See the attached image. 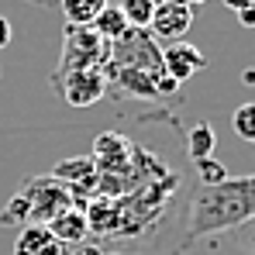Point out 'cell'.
I'll list each match as a JSON object with an SVG mask.
<instances>
[{
	"instance_id": "obj_7",
	"label": "cell",
	"mask_w": 255,
	"mask_h": 255,
	"mask_svg": "<svg viewBox=\"0 0 255 255\" xmlns=\"http://www.w3.org/2000/svg\"><path fill=\"white\" fill-rule=\"evenodd\" d=\"M131 155H134V148L128 145V138L118 134V131H104V134L93 138V155L90 159L97 162V172L100 176L131 169Z\"/></svg>"
},
{
	"instance_id": "obj_22",
	"label": "cell",
	"mask_w": 255,
	"mask_h": 255,
	"mask_svg": "<svg viewBox=\"0 0 255 255\" xmlns=\"http://www.w3.org/2000/svg\"><path fill=\"white\" fill-rule=\"evenodd\" d=\"M28 3H35V7H59V0H28Z\"/></svg>"
},
{
	"instance_id": "obj_3",
	"label": "cell",
	"mask_w": 255,
	"mask_h": 255,
	"mask_svg": "<svg viewBox=\"0 0 255 255\" xmlns=\"http://www.w3.org/2000/svg\"><path fill=\"white\" fill-rule=\"evenodd\" d=\"M111 59V45L104 42L93 28H80V24H66L62 31V52L59 62L48 76V83L55 86L59 80H66L69 73H83V69H104Z\"/></svg>"
},
{
	"instance_id": "obj_12",
	"label": "cell",
	"mask_w": 255,
	"mask_h": 255,
	"mask_svg": "<svg viewBox=\"0 0 255 255\" xmlns=\"http://www.w3.org/2000/svg\"><path fill=\"white\" fill-rule=\"evenodd\" d=\"M90 28H93V31H97L107 45H114V42H121V38L128 35V28H131V24H128V17L121 14V7H118V3H107V7L97 14V21H93Z\"/></svg>"
},
{
	"instance_id": "obj_17",
	"label": "cell",
	"mask_w": 255,
	"mask_h": 255,
	"mask_svg": "<svg viewBox=\"0 0 255 255\" xmlns=\"http://www.w3.org/2000/svg\"><path fill=\"white\" fill-rule=\"evenodd\" d=\"M193 169H197L200 186H217V183H224V179H228L224 162H217L214 155H207V159H197V162H193Z\"/></svg>"
},
{
	"instance_id": "obj_25",
	"label": "cell",
	"mask_w": 255,
	"mask_h": 255,
	"mask_svg": "<svg viewBox=\"0 0 255 255\" xmlns=\"http://www.w3.org/2000/svg\"><path fill=\"white\" fill-rule=\"evenodd\" d=\"M152 3H162V0H152Z\"/></svg>"
},
{
	"instance_id": "obj_14",
	"label": "cell",
	"mask_w": 255,
	"mask_h": 255,
	"mask_svg": "<svg viewBox=\"0 0 255 255\" xmlns=\"http://www.w3.org/2000/svg\"><path fill=\"white\" fill-rule=\"evenodd\" d=\"M214 145H217V134H214V128L207 121H200V125H193L186 131V155H190V162L214 155Z\"/></svg>"
},
{
	"instance_id": "obj_10",
	"label": "cell",
	"mask_w": 255,
	"mask_h": 255,
	"mask_svg": "<svg viewBox=\"0 0 255 255\" xmlns=\"http://www.w3.org/2000/svg\"><path fill=\"white\" fill-rule=\"evenodd\" d=\"M48 235L55 238V242H62L66 249L69 245H80V242H86L90 238V228H86V214H83V204L76 200L73 207H66V211H59L48 224Z\"/></svg>"
},
{
	"instance_id": "obj_13",
	"label": "cell",
	"mask_w": 255,
	"mask_h": 255,
	"mask_svg": "<svg viewBox=\"0 0 255 255\" xmlns=\"http://www.w3.org/2000/svg\"><path fill=\"white\" fill-rule=\"evenodd\" d=\"M111 0H59V10L66 17V24H80V28H90L97 21V14L107 7Z\"/></svg>"
},
{
	"instance_id": "obj_24",
	"label": "cell",
	"mask_w": 255,
	"mask_h": 255,
	"mask_svg": "<svg viewBox=\"0 0 255 255\" xmlns=\"http://www.w3.org/2000/svg\"><path fill=\"white\" fill-rule=\"evenodd\" d=\"M107 255H128V252H107Z\"/></svg>"
},
{
	"instance_id": "obj_21",
	"label": "cell",
	"mask_w": 255,
	"mask_h": 255,
	"mask_svg": "<svg viewBox=\"0 0 255 255\" xmlns=\"http://www.w3.org/2000/svg\"><path fill=\"white\" fill-rule=\"evenodd\" d=\"M238 21H242L245 28H255V7H245V10H238Z\"/></svg>"
},
{
	"instance_id": "obj_15",
	"label": "cell",
	"mask_w": 255,
	"mask_h": 255,
	"mask_svg": "<svg viewBox=\"0 0 255 255\" xmlns=\"http://www.w3.org/2000/svg\"><path fill=\"white\" fill-rule=\"evenodd\" d=\"M231 128H235V134H238L242 141L255 145V100L242 104V107L231 114Z\"/></svg>"
},
{
	"instance_id": "obj_23",
	"label": "cell",
	"mask_w": 255,
	"mask_h": 255,
	"mask_svg": "<svg viewBox=\"0 0 255 255\" xmlns=\"http://www.w3.org/2000/svg\"><path fill=\"white\" fill-rule=\"evenodd\" d=\"M179 3H186V7L193 10V7H197V3H204V0H179Z\"/></svg>"
},
{
	"instance_id": "obj_18",
	"label": "cell",
	"mask_w": 255,
	"mask_h": 255,
	"mask_svg": "<svg viewBox=\"0 0 255 255\" xmlns=\"http://www.w3.org/2000/svg\"><path fill=\"white\" fill-rule=\"evenodd\" d=\"M231 242H235L242 252L255 255V217H249L245 224H238V228L231 231Z\"/></svg>"
},
{
	"instance_id": "obj_6",
	"label": "cell",
	"mask_w": 255,
	"mask_h": 255,
	"mask_svg": "<svg viewBox=\"0 0 255 255\" xmlns=\"http://www.w3.org/2000/svg\"><path fill=\"white\" fill-rule=\"evenodd\" d=\"M190 24H193V10L186 7V3H179V0H162V3H155V10H152V21H148V35L155 38V42H183V35L190 31Z\"/></svg>"
},
{
	"instance_id": "obj_2",
	"label": "cell",
	"mask_w": 255,
	"mask_h": 255,
	"mask_svg": "<svg viewBox=\"0 0 255 255\" xmlns=\"http://www.w3.org/2000/svg\"><path fill=\"white\" fill-rule=\"evenodd\" d=\"M76 197L69 193V186H62L52 176H31L24 179V186L10 197V204L0 211V228H28V224H48L52 217L66 207H73Z\"/></svg>"
},
{
	"instance_id": "obj_16",
	"label": "cell",
	"mask_w": 255,
	"mask_h": 255,
	"mask_svg": "<svg viewBox=\"0 0 255 255\" xmlns=\"http://www.w3.org/2000/svg\"><path fill=\"white\" fill-rule=\"evenodd\" d=\"M118 7H121V14L128 17V24H131V28H148L152 10H155V3H152V0H121Z\"/></svg>"
},
{
	"instance_id": "obj_4",
	"label": "cell",
	"mask_w": 255,
	"mask_h": 255,
	"mask_svg": "<svg viewBox=\"0 0 255 255\" xmlns=\"http://www.w3.org/2000/svg\"><path fill=\"white\" fill-rule=\"evenodd\" d=\"M107 66H121V69H145V73H166L162 69V48L148 35V28H128L121 42L111 45V59Z\"/></svg>"
},
{
	"instance_id": "obj_11",
	"label": "cell",
	"mask_w": 255,
	"mask_h": 255,
	"mask_svg": "<svg viewBox=\"0 0 255 255\" xmlns=\"http://www.w3.org/2000/svg\"><path fill=\"white\" fill-rule=\"evenodd\" d=\"M14 255H66V245L55 242L45 224H28V228L17 231Z\"/></svg>"
},
{
	"instance_id": "obj_26",
	"label": "cell",
	"mask_w": 255,
	"mask_h": 255,
	"mask_svg": "<svg viewBox=\"0 0 255 255\" xmlns=\"http://www.w3.org/2000/svg\"><path fill=\"white\" fill-rule=\"evenodd\" d=\"M252 7H255V0H252Z\"/></svg>"
},
{
	"instance_id": "obj_5",
	"label": "cell",
	"mask_w": 255,
	"mask_h": 255,
	"mask_svg": "<svg viewBox=\"0 0 255 255\" xmlns=\"http://www.w3.org/2000/svg\"><path fill=\"white\" fill-rule=\"evenodd\" d=\"M52 90L69 107H93V104H100L107 97V76H104V69H83V73H69Z\"/></svg>"
},
{
	"instance_id": "obj_1",
	"label": "cell",
	"mask_w": 255,
	"mask_h": 255,
	"mask_svg": "<svg viewBox=\"0 0 255 255\" xmlns=\"http://www.w3.org/2000/svg\"><path fill=\"white\" fill-rule=\"evenodd\" d=\"M255 217V172L249 176H228L217 186H197L186 200V217H183V252L221 231H235Z\"/></svg>"
},
{
	"instance_id": "obj_9",
	"label": "cell",
	"mask_w": 255,
	"mask_h": 255,
	"mask_svg": "<svg viewBox=\"0 0 255 255\" xmlns=\"http://www.w3.org/2000/svg\"><path fill=\"white\" fill-rule=\"evenodd\" d=\"M162 69H166L169 80H176V83L183 86L190 76H197V73L207 69V55L190 42H172L162 48Z\"/></svg>"
},
{
	"instance_id": "obj_8",
	"label": "cell",
	"mask_w": 255,
	"mask_h": 255,
	"mask_svg": "<svg viewBox=\"0 0 255 255\" xmlns=\"http://www.w3.org/2000/svg\"><path fill=\"white\" fill-rule=\"evenodd\" d=\"M52 179H59L62 186H69V193L73 197H93L97 193V179H100V172H97V162L90 159V155H80V159H62V162H55V169L48 172Z\"/></svg>"
},
{
	"instance_id": "obj_20",
	"label": "cell",
	"mask_w": 255,
	"mask_h": 255,
	"mask_svg": "<svg viewBox=\"0 0 255 255\" xmlns=\"http://www.w3.org/2000/svg\"><path fill=\"white\" fill-rule=\"evenodd\" d=\"M10 42H14V24H10V21L0 14V52H3Z\"/></svg>"
},
{
	"instance_id": "obj_19",
	"label": "cell",
	"mask_w": 255,
	"mask_h": 255,
	"mask_svg": "<svg viewBox=\"0 0 255 255\" xmlns=\"http://www.w3.org/2000/svg\"><path fill=\"white\" fill-rule=\"evenodd\" d=\"M66 255H107V249H104L100 242H90V238H86V242H80V245H69Z\"/></svg>"
}]
</instances>
